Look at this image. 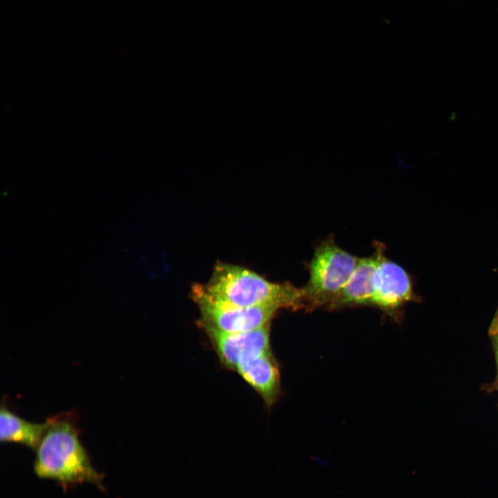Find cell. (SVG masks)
<instances>
[{
	"label": "cell",
	"mask_w": 498,
	"mask_h": 498,
	"mask_svg": "<svg viewBox=\"0 0 498 498\" xmlns=\"http://www.w3.org/2000/svg\"><path fill=\"white\" fill-rule=\"evenodd\" d=\"M490 333L491 334L498 333V311H497L492 322Z\"/></svg>",
	"instance_id": "30bf717a"
},
{
	"label": "cell",
	"mask_w": 498,
	"mask_h": 498,
	"mask_svg": "<svg viewBox=\"0 0 498 498\" xmlns=\"http://www.w3.org/2000/svg\"><path fill=\"white\" fill-rule=\"evenodd\" d=\"M234 369L261 396L268 405L275 403L279 394L280 380L271 352L245 357L239 360Z\"/></svg>",
	"instance_id": "ba28073f"
},
{
	"label": "cell",
	"mask_w": 498,
	"mask_h": 498,
	"mask_svg": "<svg viewBox=\"0 0 498 498\" xmlns=\"http://www.w3.org/2000/svg\"><path fill=\"white\" fill-rule=\"evenodd\" d=\"M48 421V427L35 450V474L65 487L91 483L102 489V475L93 467L71 419L66 415H57Z\"/></svg>",
	"instance_id": "6da1fadb"
},
{
	"label": "cell",
	"mask_w": 498,
	"mask_h": 498,
	"mask_svg": "<svg viewBox=\"0 0 498 498\" xmlns=\"http://www.w3.org/2000/svg\"><path fill=\"white\" fill-rule=\"evenodd\" d=\"M381 254L374 281L371 305L393 315L407 302L416 300L412 282L407 272Z\"/></svg>",
	"instance_id": "5b68a950"
},
{
	"label": "cell",
	"mask_w": 498,
	"mask_h": 498,
	"mask_svg": "<svg viewBox=\"0 0 498 498\" xmlns=\"http://www.w3.org/2000/svg\"><path fill=\"white\" fill-rule=\"evenodd\" d=\"M358 259L338 246L332 237L320 242L308 266V280L302 288V308H329L351 277Z\"/></svg>",
	"instance_id": "3957f363"
},
{
	"label": "cell",
	"mask_w": 498,
	"mask_h": 498,
	"mask_svg": "<svg viewBox=\"0 0 498 498\" xmlns=\"http://www.w3.org/2000/svg\"><path fill=\"white\" fill-rule=\"evenodd\" d=\"M385 250L384 244L376 242L371 255L358 259L351 277L329 309L371 305L374 276L380 255Z\"/></svg>",
	"instance_id": "52a82bcc"
},
{
	"label": "cell",
	"mask_w": 498,
	"mask_h": 498,
	"mask_svg": "<svg viewBox=\"0 0 498 498\" xmlns=\"http://www.w3.org/2000/svg\"><path fill=\"white\" fill-rule=\"evenodd\" d=\"M492 336L494 339L493 342L495 344V353H496L497 366H498V333L492 334Z\"/></svg>",
	"instance_id": "8fae6325"
},
{
	"label": "cell",
	"mask_w": 498,
	"mask_h": 498,
	"mask_svg": "<svg viewBox=\"0 0 498 498\" xmlns=\"http://www.w3.org/2000/svg\"><path fill=\"white\" fill-rule=\"evenodd\" d=\"M192 295L199 306L202 325L225 333H242L270 324L279 309L273 306L243 307L231 304L213 296L203 284H196Z\"/></svg>",
	"instance_id": "277c9868"
},
{
	"label": "cell",
	"mask_w": 498,
	"mask_h": 498,
	"mask_svg": "<svg viewBox=\"0 0 498 498\" xmlns=\"http://www.w3.org/2000/svg\"><path fill=\"white\" fill-rule=\"evenodd\" d=\"M208 333L221 360L235 369L240 360L264 352H270V324L250 331L225 333L202 325Z\"/></svg>",
	"instance_id": "8992f818"
},
{
	"label": "cell",
	"mask_w": 498,
	"mask_h": 498,
	"mask_svg": "<svg viewBox=\"0 0 498 498\" xmlns=\"http://www.w3.org/2000/svg\"><path fill=\"white\" fill-rule=\"evenodd\" d=\"M203 285L215 297L239 306L302 308V288L287 282H270L237 265L218 262L209 282Z\"/></svg>",
	"instance_id": "7a4b0ae2"
},
{
	"label": "cell",
	"mask_w": 498,
	"mask_h": 498,
	"mask_svg": "<svg viewBox=\"0 0 498 498\" xmlns=\"http://www.w3.org/2000/svg\"><path fill=\"white\" fill-rule=\"evenodd\" d=\"M49 425L47 420L37 423L26 421L6 407L0 412V439L1 442H11L24 445L36 450Z\"/></svg>",
	"instance_id": "9c48e42d"
}]
</instances>
